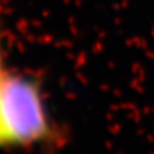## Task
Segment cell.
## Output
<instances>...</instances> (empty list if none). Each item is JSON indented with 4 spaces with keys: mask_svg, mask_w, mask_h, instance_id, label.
I'll return each instance as SVG.
<instances>
[{
    "mask_svg": "<svg viewBox=\"0 0 154 154\" xmlns=\"http://www.w3.org/2000/svg\"><path fill=\"white\" fill-rule=\"evenodd\" d=\"M59 139L40 82L23 73L4 72L0 77V150L48 148Z\"/></svg>",
    "mask_w": 154,
    "mask_h": 154,
    "instance_id": "obj_1",
    "label": "cell"
},
{
    "mask_svg": "<svg viewBox=\"0 0 154 154\" xmlns=\"http://www.w3.org/2000/svg\"><path fill=\"white\" fill-rule=\"evenodd\" d=\"M5 72V69L3 68V57H2V42H0V77L3 76V73Z\"/></svg>",
    "mask_w": 154,
    "mask_h": 154,
    "instance_id": "obj_2",
    "label": "cell"
}]
</instances>
